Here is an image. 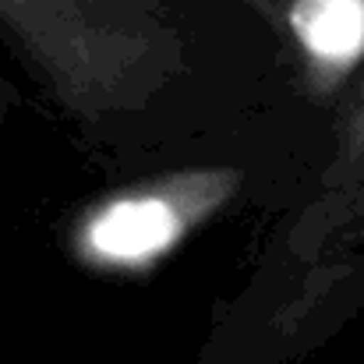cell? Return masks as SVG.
Segmentation results:
<instances>
[{
	"instance_id": "6da1fadb",
	"label": "cell",
	"mask_w": 364,
	"mask_h": 364,
	"mask_svg": "<svg viewBox=\"0 0 364 364\" xmlns=\"http://www.w3.org/2000/svg\"><path fill=\"white\" fill-rule=\"evenodd\" d=\"M230 184V173H188L170 184L117 195L89 213L78 230V247L103 269H145L173 251Z\"/></svg>"
},
{
	"instance_id": "7a4b0ae2",
	"label": "cell",
	"mask_w": 364,
	"mask_h": 364,
	"mask_svg": "<svg viewBox=\"0 0 364 364\" xmlns=\"http://www.w3.org/2000/svg\"><path fill=\"white\" fill-rule=\"evenodd\" d=\"M287 28L318 85H333L364 57V0H290Z\"/></svg>"
},
{
	"instance_id": "3957f363",
	"label": "cell",
	"mask_w": 364,
	"mask_h": 364,
	"mask_svg": "<svg viewBox=\"0 0 364 364\" xmlns=\"http://www.w3.org/2000/svg\"><path fill=\"white\" fill-rule=\"evenodd\" d=\"M343 149H347V163L354 173H364V92L350 114V124L343 131Z\"/></svg>"
}]
</instances>
